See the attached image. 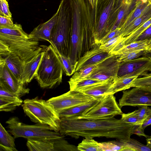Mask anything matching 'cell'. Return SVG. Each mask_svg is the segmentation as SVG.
Returning <instances> with one entry per match:
<instances>
[{
  "mask_svg": "<svg viewBox=\"0 0 151 151\" xmlns=\"http://www.w3.org/2000/svg\"><path fill=\"white\" fill-rule=\"evenodd\" d=\"M43 47V54L36 72L35 78L41 87L52 88L61 83L63 68L58 55L52 45L50 44Z\"/></svg>",
  "mask_w": 151,
  "mask_h": 151,
  "instance_id": "cell-5",
  "label": "cell"
},
{
  "mask_svg": "<svg viewBox=\"0 0 151 151\" xmlns=\"http://www.w3.org/2000/svg\"><path fill=\"white\" fill-rule=\"evenodd\" d=\"M44 50L30 60L24 63L23 83L25 85L30 83L35 78L36 72L42 59Z\"/></svg>",
  "mask_w": 151,
  "mask_h": 151,
  "instance_id": "cell-17",
  "label": "cell"
},
{
  "mask_svg": "<svg viewBox=\"0 0 151 151\" xmlns=\"http://www.w3.org/2000/svg\"><path fill=\"white\" fill-rule=\"evenodd\" d=\"M92 8H93L95 0H88Z\"/></svg>",
  "mask_w": 151,
  "mask_h": 151,
  "instance_id": "cell-51",
  "label": "cell"
},
{
  "mask_svg": "<svg viewBox=\"0 0 151 151\" xmlns=\"http://www.w3.org/2000/svg\"><path fill=\"white\" fill-rule=\"evenodd\" d=\"M151 25V17L129 35L125 37L124 42L125 45L136 41L141 34Z\"/></svg>",
  "mask_w": 151,
  "mask_h": 151,
  "instance_id": "cell-31",
  "label": "cell"
},
{
  "mask_svg": "<svg viewBox=\"0 0 151 151\" xmlns=\"http://www.w3.org/2000/svg\"><path fill=\"white\" fill-rule=\"evenodd\" d=\"M55 50L61 62L66 75L70 76L76 72L77 63H74L69 58L62 55Z\"/></svg>",
  "mask_w": 151,
  "mask_h": 151,
  "instance_id": "cell-32",
  "label": "cell"
},
{
  "mask_svg": "<svg viewBox=\"0 0 151 151\" xmlns=\"http://www.w3.org/2000/svg\"><path fill=\"white\" fill-rule=\"evenodd\" d=\"M99 63L85 67L76 71L69 80L75 81L86 79L95 69Z\"/></svg>",
  "mask_w": 151,
  "mask_h": 151,
  "instance_id": "cell-33",
  "label": "cell"
},
{
  "mask_svg": "<svg viewBox=\"0 0 151 151\" xmlns=\"http://www.w3.org/2000/svg\"><path fill=\"white\" fill-rule=\"evenodd\" d=\"M137 87L151 92V73H148L143 77L134 80L129 86L131 87Z\"/></svg>",
  "mask_w": 151,
  "mask_h": 151,
  "instance_id": "cell-29",
  "label": "cell"
},
{
  "mask_svg": "<svg viewBox=\"0 0 151 151\" xmlns=\"http://www.w3.org/2000/svg\"><path fill=\"white\" fill-rule=\"evenodd\" d=\"M11 18L0 15V26H8L13 24Z\"/></svg>",
  "mask_w": 151,
  "mask_h": 151,
  "instance_id": "cell-47",
  "label": "cell"
},
{
  "mask_svg": "<svg viewBox=\"0 0 151 151\" xmlns=\"http://www.w3.org/2000/svg\"><path fill=\"white\" fill-rule=\"evenodd\" d=\"M0 40L5 43L11 52L24 63L43 50V47L39 45V40L26 33L20 24L0 26Z\"/></svg>",
  "mask_w": 151,
  "mask_h": 151,
  "instance_id": "cell-2",
  "label": "cell"
},
{
  "mask_svg": "<svg viewBox=\"0 0 151 151\" xmlns=\"http://www.w3.org/2000/svg\"><path fill=\"white\" fill-rule=\"evenodd\" d=\"M11 52L8 45L3 41L0 40V57H6Z\"/></svg>",
  "mask_w": 151,
  "mask_h": 151,
  "instance_id": "cell-44",
  "label": "cell"
},
{
  "mask_svg": "<svg viewBox=\"0 0 151 151\" xmlns=\"http://www.w3.org/2000/svg\"><path fill=\"white\" fill-rule=\"evenodd\" d=\"M136 111L139 118L144 121L146 118L151 114V108L147 106H139L138 109L136 110Z\"/></svg>",
  "mask_w": 151,
  "mask_h": 151,
  "instance_id": "cell-41",
  "label": "cell"
},
{
  "mask_svg": "<svg viewBox=\"0 0 151 151\" xmlns=\"http://www.w3.org/2000/svg\"><path fill=\"white\" fill-rule=\"evenodd\" d=\"M123 93L118 104L121 108L126 106H151L150 91L134 87L129 90H124Z\"/></svg>",
  "mask_w": 151,
  "mask_h": 151,
  "instance_id": "cell-14",
  "label": "cell"
},
{
  "mask_svg": "<svg viewBox=\"0 0 151 151\" xmlns=\"http://www.w3.org/2000/svg\"><path fill=\"white\" fill-rule=\"evenodd\" d=\"M119 140L122 146L130 148L132 151H151V148L147 145L131 138L127 140Z\"/></svg>",
  "mask_w": 151,
  "mask_h": 151,
  "instance_id": "cell-35",
  "label": "cell"
},
{
  "mask_svg": "<svg viewBox=\"0 0 151 151\" xmlns=\"http://www.w3.org/2000/svg\"><path fill=\"white\" fill-rule=\"evenodd\" d=\"M100 45L96 44L80 57L77 61L76 71L85 67L99 63L112 55L102 50Z\"/></svg>",
  "mask_w": 151,
  "mask_h": 151,
  "instance_id": "cell-15",
  "label": "cell"
},
{
  "mask_svg": "<svg viewBox=\"0 0 151 151\" xmlns=\"http://www.w3.org/2000/svg\"><path fill=\"white\" fill-rule=\"evenodd\" d=\"M122 113L114 95L109 94L104 96L80 116L74 117L80 119L94 120L111 118Z\"/></svg>",
  "mask_w": 151,
  "mask_h": 151,
  "instance_id": "cell-9",
  "label": "cell"
},
{
  "mask_svg": "<svg viewBox=\"0 0 151 151\" xmlns=\"http://www.w3.org/2000/svg\"><path fill=\"white\" fill-rule=\"evenodd\" d=\"M125 37L119 35L106 42L100 44V48L103 51L112 55H116L118 52L125 45Z\"/></svg>",
  "mask_w": 151,
  "mask_h": 151,
  "instance_id": "cell-22",
  "label": "cell"
},
{
  "mask_svg": "<svg viewBox=\"0 0 151 151\" xmlns=\"http://www.w3.org/2000/svg\"><path fill=\"white\" fill-rule=\"evenodd\" d=\"M0 124V151H17L15 144V138L12 136Z\"/></svg>",
  "mask_w": 151,
  "mask_h": 151,
  "instance_id": "cell-23",
  "label": "cell"
},
{
  "mask_svg": "<svg viewBox=\"0 0 151 151\" xmlns=\"http://www.w3.org/2000/svg\"><path fill=\"white\" fill-rule=\"evenodd\" d=\"M151 17V4H150L139 17L134 20L125 29L120 31L119 35L122 37L129 35Z\"/></svg>",
  "mask_w": 151,
  "mask_h": 151,
  "instance_id": "cell-20",
  "label": "cell"
},
{
  "mask_svg": "<svg viewBox=\"0 0 151 151\" xmlns=\"http://www.w3.org/2000/svg\"><path fill=\"white\" fill-rule=\"evenodd\" d=\"M133 134L139 136H143L146 138L149 137L145 133L144 130L142 128V125L134 126L132 132V134Z\"/></svg>",
  "mask_w": 151,
  "mask_h": 151,
  "instance_id": "cell-45",
  "label": "cell"
},
{
  "mask_svg": "<svg viewBox=\"0 0 151 151\" xmlns=\"http://www.w3.org/2000/svg\"><path fill=\"white\" fill-rule=\"evenodd\" d=\"M138 77L137 76L118 77L114 80L109 89L108 95H114L119 91L129 89V86L132 82Z\"/></svg>",
  "mask_w": 151,
  "mask_h": 151,
  "instance_id": "cell-24",
  "label": "cell"
},
{
  "mask_svg": "<svg viewBox=\"0 0 151 151\" xmlns=\"http://www.w3.org/2000/svg\"><path fill=\"white\" fill-rule=\"evenodd\" d=\"M54 151H77V147L70 144L64 138L54 140Z\"/></svg>",
  "mask_w": 151,
  "mask_h": 151,
  "instance_id": "cell-37",
  "label": "cell"
},
{
  "mask_svg": "<svg viewBox=\"0 0 151 151\" xmlns=\"http://www.w3.org/2000/svg\"><path fill=\"white\" fill-rule=\"evenodd\" d=\"M58 9L56 22L52 30L49 43L60 54L69 57L72 20L70 0H62Z\"/></svg>",
  "mask_w": 151,
  "mask_h": 151,
  "instance_id": "cell-6",
  "label": "cell"
},
{
  "mask_svg": "<svg viewBox=\"0 0 151 151\" xmlns=\"http://www.w3.org/2000/svg\"><path fill=\"white\" fill-rule=\"evenodd\" d=\"M22 105L24 113L32 121L48 125L53 131L59 132L60 118L47 101L37 97L25 99Z\"/></svg>",
  "mask_w": 151,
  "mask_h": 151,
  "instance_id": "cell-8",
  "label": "cell"
},
{
  "mask_svg": "<svg viewBox=\"0 0 151 151\" xmlns=\"http://www.w3.org/2000/svg\"><path fill=\"white\" fill-rule=\"evenodd\" d=\"M120 29L117 28L111 31L105 35L100 41L99 44H103L113 38L119 35Z\"/></svg>",
  "mask_w": 151,
  "mask_h": 151,
  "instance_id": "cell-43",
  "label": "cell"
},
{
  "mask_svg": "<svg viewBox=\"0 0 151 151\" xmlns=\"http://www.w3.org/2000/svg\"><path fill=\"white\" fill-rule=\"evenodd\" d=\"M151 38V25L139 36L137 41L149 40Z\"/></svg>",
  "mask_w": 151,
  "mask_h": 151,
  "instance_id": "cell-46",
  "label": "cell"
},
{
  "mask_svg": "<svg viewBox=\"0 0 151 151\" xmlns=\"http://www.w3.org/2000/svg\"><path fill=\"white\" fill-rule=\"evenodd\" d=\"M100 99H95L87 103L65 110L59 114V116L60 118H62L79 116L86 110L97 103Z\"/></svg>",
  "mask_w": 151,
  "mask_h": 151,
  "instance_id": "cell-21",
  "label": "cell"
},
{
  "mask_svg": "<svg viewBox=\"0 0 151 151\" xmlns=\"http://www.w3.org/2000/svg\"><path fill=\"white\" fill-rule=\"evenodd\" d=\"M121 116V119L124 122L134 126L142 125L144 121L139 118L136 110L128 113H123Z\"/></svg>",
  "mask_w": 151,
  "mask_h": 151,
  "instance_id": "cell-39",
  "label": "cell"
},
{
  "mask_svg": "<svg viewBox=\"0 0 151 151\" xmlns=\"http://www.w3.org/2000/svg\"><path fill=\"white\" fill-rule=\"evenodd\" d=\"M148 1L151 4V0H148Z\"/></svg>",
  "mask_w": 151,
  "mask_h": 151,
  "instance_id": "cell-53",
  "label": "cell"
},
{
  "mask_svg": "<svg viewBox=\"0 0 151 151\" xmlns=\"http://www.w3.org/2000/svg\"><path fill=\"white\" fill-rule=\"evenodd\" d=\"M8 132L15 138L23 137L27 139L54 140L64 137L49 125L40 123L25 124L16 116L10 118L6 122Z\"/></svg>",
  "mask_w": 151,
  "mask_h": 151,
  "instance_id": "cell-7",
  "label": "cell"
},
{
  "mask_svg": "<svg viewBox=\"0 0 151 151\" xmlns=\"http://www.w3.org/2000/svg\"><path fill=\"white\" fill-rule=\"evenodd\" d=\"M150 4L149 1L144 3L141 1L136 0L134 8L126 17L120 28V31L125 29L134 20L139 17Z\"/></svg>",
  "mask_w": 151,
  "mask_h": 151,
  "instance_id": "cell-25",
  "label": "cell"
},
{
  "mask_svg": "<svg viewBox=\"0 0 151 151\" xmlns=\"http://www.w3.org/2000/svg\"><path fill=\"white\" fill-rule=\"evenodd\" d=\"M137 0L141 1L142 2L144 3L147 2L148 1V0Z\"/></svg>",
  "mask_w": 151,
  "mask_h": 151,
  "instance_id": "cell-52",
  "label": "cell"
},
{
  "mask_svg": "<svg viewBox=\"0 0 151 151\" xmlns=\"http://www.w3.org/2000/svg\"><path fill=\"white\" fill-rule=\"evenodd\" d=\"M53 140L27 139L26 145L31 151H54Z\"/></svg>",
  "mask_w": 151,
  "mask_h": 151,
  "instance_id": "cell-26",
  "label": "cell"
},
{
  "mask_svg": "<svg viewBox=\"0 0 151 151\" xmlns=\"http://www.w3.org/2000/svg\"><path fill=\"white\" fill-rule=\"evenodd\" d=\"M77 147L78 151H102L99 142L91 137L85 138Z\"/></svg>",
  "mask_w": 151,
  "mask_h": 151,
  "instance_id": "cell-28",
  "label": "cell"
},
{
  "mask_svg": "<svg viewBox=\"0 0 151 151\" xmlns=\"http://www.w3.org/2000/svg\"><path fill=\"white\" fill-rule=\"evenodd\" d=\"M151 72V57L143 56L120 63L118 77L144 76Z\"/></svg>",
  "mask_w": 151,
  "mask_h": 151,
  "instance_id": "cell-11",
  "label": "cell"
},
{
  "mask_svg": "<svg viewBox=\"0 0 151 151\" xmlns=\"http://www.w3.org/2000/svg\"><path fill=\"white\" fill-rule=\"evenodd\" d=\"M148 50L150 52L151 50V38L148 40Z\"/></svg>",
  "mask_w": 151,
  "mask_h": 151,
  "instance_id": "cell-50",
  "label": "cell"
},
{
  "mask_svg": "<svg viewBox=\"0 0 151 151\" xmlns=\"http://www.w3.org/2000/svg\"><path fill=\"white\" fill-rule=\"evenodd\" d=\"M95 99H97L81 92L70 90L65 93L51 98L47 101L59 114L65 110L87 103Z\"/></svg>",
  "mask_w": 151,
  "mask_h": 151,
  "instance_id": "cell-10",
  "label": "cell"
},
{
  "mask_svg": "<svg viewBox=\"0 0 151 151\" xmlns=\"http://www.w3.org/2000/svg\"><path fill=\"white\" fill-rule=\"evenodd\" d=\"M134 126L114 117L87 120L74 117L60 118L59 132L76 139L104 137L124 141L130 138Z\"/></svg>",
  "mask_w": 151,
  "mask_h": 151,
  "instance_id": "cell-1",
  "label": "cell"
},
{
  "mask_svg": "<svg viewBox=\"0 0 151 151\" xmlns=\"http://www.w3.org/2000/svg\"><path fill=\"white\" fill-rule=\"evenodd\" d=\"M23 102L22 99L14 100L0 97V111L5 112L12 111L17 107L22 105Z\"/></svg>",
  "mask_w": 151,
  "mask_h": 151,
  "instance_id": "cell-34",
  "label": "cell"
},
{
  "mask_svg": "<svg viewBox=\"0 0 151 151\" xmlns=\"http://www.w3.org/2000/svg\"><path fill=\"white\" fill-rule=\"evenodd\" d=\"M149 53L148 50H139L128 52L122 53L117 55L118 59L120 62L128 61L139 58Z\"/></svg>",
  "mask_w": 151,
  "mask_h": 151,
  "instance_id": "cell-36",
  "label": "cell"
},
{
  "mask_svg": "<svg viewBox=\"0 0 151 151\" xmlns=\"http://www.w3.org/2000/svg\"><path fill=\"white\" fill-rule=\"evenodd\" d=\"M102 151H123L125 148L122 146L119 140L99 142Z\"/></svg>",
  "mask_w": 151,
  "mask_h": 151,
  "instance_id": "cell-38",
  "label": "cell"
},
{
  "mask_svg": "<svg viewBox=\"0 0 151 151\" xmlns=\"http://www.w3.org/2000/svg\"><path fill=\"white\" fill-rule=\"evenodd\" d=\"M148 40H145L136 41L125 45L118 52L116 55L141 49L148 50Z\"/></svg>",
  "mask_w": 151,
  "mask_h": 151,
  "instance_id": "cell-30",
  "label": "cell"
},
{
  "mask_svg": "<svg viewBox=\"0 0 151 151\" xmlns=\"http://www.w3.org/2000/svg\"><path fill=\"white\" fill-rule=\"evenodd\" d=\"M107 81H102L94 79L87 78L75 81L69 80L68 83L70 90L81 91L90 87L103 83Z\"/></svg>",
  "mask_w": 151,
  "mask_h": 151,
  "instance_id": "cell-27",
  "label": "cell"
},
{
  "mask_svg": "<svg viewBox=\"0 0 151 151\" xmlns=\"http://www.w3.org/2000/svg\"><path fill=\"white\" fill-rule=\"evenodd\" d=\"M0 97L14 100L21 99L18 95L1 85H0Z\"/></svg>",
  "mask_w": 151,
  "mask_h": 151,
  "instance_id": "cell-40",
  "label": "cell"
},
{
  "mask_svg": "<svg viewBox=\"0 0 151 151\" xmlns=\"http://www.w3.org/2000/svg\"><path fill=\"white\" fill-rule=\"evenodd\" d=\"M120 62L116 55H112L98 64L96 68L87 78L104 81L117 77Z\"/></svg>",
  "mask_w": 151,
  "mask_h": 151,
  "instance_id": "cell-13",
  "label": "cell"
},
{
  "mask_svg": "<svg viewBox=\"0 0 151 151\" xmlns=\"http://www.w3.org/2000/svg\"><path fill=\"white\" fill-rule=\"evenodd\" d=\"M150 53L151 54V50L150 51Z\"/></svg>",
  "mask_w": 151,
  "mask_h": 151,
  "instance_id": "cell-54",
  "label": "cell"
},
{
  "mask_svg": "<svg viewBox=\"0 0 151 151\" xmlns=\"http://www.w3.org/2000/svg\"><path fill=\"white\" fill-rule=\"evenodd\" d=\"M58 10L46 22L39 24L35 27L29 34L33 38L38 40H46L49 42L51 32L55 24Z\"/></svg>",
  "mask_w": 151,
  "mask_h": 151,
  "instance_id": "cell-16",
  "label": "cell"
},
{
  "mask_svg": "<svg viewBox=\"0 0 151 151\" xmlns=\"http://www.w3.org/2000/svg\"><path fill=\"white\" fill-rule=\"evenodd\" d=\"M123 0H95L91 21L96 44L111 30Z\"/></svg>",
  "mask_w": 151,
  "mask_h": 151,
  "instance_id": "cell-3",
  "label": "cell"
},
{
  "mask_svg": "<svg viewBox=\"0 0 151 151\" xmlns=\"http://www.w3.org/2000/svg\"><path fill=\"white\" fill-rule=\"evenodd\" d=\"M0 85L21 97L29 93V89L21 83L0 57Z\"/></svg>",
  "mask_w": 151,
  "mask_h": 151,
  "instance_id": "cell-12",
  "label": "cell"
},
{
  "mask_svg": "<svg viewBox=\"0 0 151 151\" xmlns=\"http://www.w3.org/2000/svg\"><path fill=\"white\" fill-rule=\"evenodd\" d=\"M146 141V145L151 148V136H150L148 137L147 138Z\"/></svg>",
  "mask_w": 151,
  "mask_h": 151,
  "instance_id": "cell-49",
  "label": "cell"
},
{
  "mask_svg": "<svg viewBox=\"0 0 151 151\" xmlns=\"http://www.w3.org/2000/svg\"><path fill=\"white\" fill-rule=\"evenodd\" d=\"M151 125V114L148 115L145 119L142 124V128L143 130L148 126Z\"/></svg>",
  "mask_w": 151,
  "mask_h": 151,
  "instance_id": "cell-48",
  "label": "cell"
},
{
  "mask_svg": "<svg viewBox=\"0 0 151 151\" xmlns=\"http://www.w3.org/2000/svg\"><path fill=\"white\" fill-rule=\"evenodd\" d=\"M0 15L12 17V14L6 0H0Z\"/></svg>",
  "mask_w": 151,
  "mask_h": 151,
  "instance_id": "cell-42",
  "label": "cell"
},
{
  "mask_svg": "<svg viewBox=\"0 0 151 151\" xmlns=\"http://www.w3.org/2000/svg\"><path fill=\"white\" fill-rule=\"evenodd\" d=\"M114 80V79H110L103 83L84 89L81 92L95 98L101 99L104 96L108 95L109 89Z\"/></svg>",
  "mask_w": 151,
  "mask_h": 151,
  "instance_id": "cell-19",
  "label": "cell"
},
{
  "mask_svg": "<svg viewBox=\"0 0 151 151\" xmlns=\"http://www.w3.org/2000/svg\"><path fill=\"white\" fill-rule=\"evenodd\" d=\"M3 58L8 68L19 81L23 84V76L24 62L18 56L11 52L8 56Z\"/></svg>",
  "mask_w": 151,
  "mask_h": 151,
  "instance_id": "cell-18",
  "label": "cell"
},
{
  "mask_svg": "<svg viewBox=\"0 0 151 151\" xmlns=\"http://www.w3.org/2000/svg\"><path fill=\"white\" fill-rule=\"evenodd\" d=\"M72 20L69 57L75 63L82 56L83 30L91 15L92 7L88 0H70Z\"/></svg>",
  "mask_w": 151,
  "mask_h": 151,
  "instance_id": "cell-4",
  "label": "cell"
}]
</instances>
